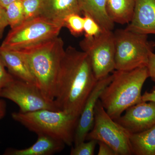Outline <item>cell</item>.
<instances>
[{"label": "cell", "mask_w": 155, "mask_h": 155, "mask_svg": "<svg viewBox=\"0 0 155 155\" xmlns=\"http://www.w3.org/2000/svg\"><path fill=\"white\" fill-rule=\"evenodd\" d=\"M97 81L87 54L68 47L56 83L54 102L57 107L78 118Z\"/></svg>", "instance_id": "obj_1"}, {"label": "cell", "mask_w": 155, "mask_h": 155, "mask_svg": "<svg viewBox=\"0 0 155 155\" xmlns=\"http://www.w3.org/2000/svg\"><path fill=\"white\" fill-rule=\"evenodd\" d=\"M16 51L25 59L35 84L45 97L54 102L57 78L65 53L62 39L58 36L31 47Z\"/></svg>", "instance_id": "obj_2"}, {"label": "cell", "mask_w": 155, "mask_h": 155, "mask_svg": "<svg viewBox=\"0 0 155 155\" xmlns=\"http://www.w3.org/2000/svg\"><path fill=\"white\" fill-rule=\"evenodd\" d=\"M113 78L99 100L112 119L119 118L127 109L142 101L141 91L149 78L147 67L130 70H115Z\"/></svg>", "instance_id": "obj_3"}, {"label": "cell", "mask_w": 155, "mask_h": 155, "mask_svg": "<svg viewBox=\"0 0 155 155\" xmlns=\"http://www.w3.org/2000/svg\"><path fill=\"white\" fill-rule=\"evenodd\" d=\"M12 118L37 134H44L72 146L78 118L64 111L41 110L27 113L14 112Z\"/></svg>", "instance_id": "obj_4"}, {"label": "cell", "mask_w": 155, "mask_h": 155, "mask_svg": "<svg viewBox=\"0 0 155 155\" xmlns=\"http://www.w3.org/2000/svg\"><path fill=\"white\" fill-rule=\"evenodd\" d=\"M115 45V70H130L147 67L153 42L146 35L125 29L114 32Z\"/></svg>", "instance_id": "obj_5"}, {"label": "cell", "mask_w": 155, "mask_h": 155, "mask_svg": "<svg viewBox=\"0 0 155 155\" xmlns=\"http://www.w3.org/2000/svg\"><path fill=\"white\" fill-rule=\"evenodd\" d=\"M63 27L43 17H36L11 28L0 46L12 51L25 49L57 37Z\"/></svg>", "instance_id": "obj_6"}, {"label": "cell", "mask_w": 155, "mask_h": 155, "mask_svg": "<svg viewBox=\"0 0 155 155\" xmlns=\"http://www.w3.org/2000/svg\"><path fill=\"white\" fill-rule=\"evenodd\" d=\"M130 135L108 115L99 99L95 108L93 127L87 135L85 141L95 140L103 142L112 148L117 155H133Z\"/></svg>", "instance_id": "obj_7"}, {"label": "cell", "mask_w": 155, "mask_h": 155, "mask_svg": "<svg viewBox=\"0 0 155 155\" xmlns=\"http://www.w3.org/2000/svg\"><path fill=\"white\" fill-rule=\"evenodd\" d=\"M87 54L97 80L106 77L115 70V45L114 32L103 31L99 35L84 38L79 43Z\"/></svg>", "instance_id": "obj_8"}, {"label": "cell", "mask_w": 155, "mask_h": 155, "mask_svg": "<svg viewBox=\"0 0 155 155\" xmlns=\"http://www.w3.org/2000/svg\"><path fill=\"white\" fill-rule=\"evenodd\" d=\"M0 97L15 103L20 113L45 109L60 110L54 102L47 99L35 84L15 78L0 91Z\"/></svg>", "instance_id": "obj_9"}, {"label": "cell", "mask_w": 155, "mask_h": 155, "mask_svg": "<svg viewBox=\"0 0 155 155\" xmlns=\"http://www.w3.org/2000/svg\"><path fill=\"white\" fill-rule=\"evenodd\" d=\"M125 112L114 120L131 134L142 132L155 125V102L141 101Z\"/></svg>", "instance_id": "obj_10"}, {"label": "cell", "mask_w": 155, "mask_h": 155, "mask_svg": "<svg viewBox=\"0 0 155 155\" xmlns=\"http://www.w3.org/2000/svg\"><path fill=\"white\" fill-rule=\"evenodd\" d=\"M113 74L98 80L92 90L78 117L74 135V145L85 141L87 135L93 127L94 110L100 96L105 88L111 82Z\"/></svg>", "instance_id": "obj_11"}, {"label": "cell", "mask_w": 155, "mask_h": 155, "mask_svg": "<svg viewBox=\"0 0 155 155\" xmlns=\"http://www.w3.org/2000/svg\"><path fill=\"white\" fill-rule=\"evenodd\" d=\"M125 28L140 34L155 35V0H136L132 19Z\"/></svg>", "instance_id": "obj_12"}, {"label": "cell", "mask_w": 155, "mask_h": 155, "mask_svg": "<svg viewBox=\"0 0 155 155\" xmlns=\"http://www.w3.org/2000/svg\"><path fill=\"white\" fill-rule=\"evenodd\" d=\"M72 14H81L78 0H42L39 17L64 26V19Z\"/></svg>", "instance_id": "obj_13"}, {"label": "cell", "mask_w": 155, "mask_h": 155, "mask_svg": "<svg viewBox=\"0 0 155 155\" xmlns=\"http://www.w3.org/2000/svg\"><path fill=\"white\" fill-rule=\"evenodd\" d=\"M0 58L8 72L14 78L35 84L26 61L17 51L6 49L0 46Z\"/></svg>", "instance_id": "obj_14"}, {"label": "cell", "mask_w": 155, "mask_h": 155, "mask_svg": "<svg viewBox=\"0 0 155 155\" xmlns=\"http://www.w3.org/2000/svg\"><path fill=\"white\" fill-rule=\"evenodd\" d=\"M36 141L31 146L23 149L10 148L4 155H51L62 151L66 144L57 139L44 134H38Z\"/></svg>", "instance_id": "obj_15"}, {"label": "cell", "mask_w": 155, "mask_h": 155, "mask_svg": "<svg viewBox=\"0 0 155 155\" xmlns=\"http://www.w3.org/2000/svg\"><path fill=\"white\" fill-rule=\"evenodd\" d=\"M78 3L81 14L92 18L103 31H113L115 23L108 15L106 0H78Z\"/></svg>", "instance_id": "obj_16"}, {"label": "cell", "mask_w": 155, "mask_h": 155, "mask_svg": "<svg viewBox=\"0 0 155 155\" xmlns=\"http://www.w3.org/2000/svg\"><path fill=\"white\" fill-rule=\"evenodd\" d=\"M136 0H106L107 12L114 23L128 24L133 16Z\"/></svg>", "instance_id": "obj_17"}, {"label": "cell", "mask_w": 155, "mask_h": 155, "mask_svg": "<svg viewBox=\"0 0 155 155\" xmlns=\"http://www.w3.org/2000/svg\"><path fill=\"white\" fill-rule=\"evenodd\" d=\"M132 154L135 155H155V125L130 137Z\"/></svg>", "instance_id": "obj_18"}, {"label": "cell", "mask_w": 155, "mask_h": 155, "mask_svg": "<svg viewBox=\"0 0 155 155\" xmlns=\"http://www.w3.org/2000/svg\"><path fill=\"white\" fill-rule=\"evenodd\" d=\"M5 8L9 25L11 28L19 26L25 21L22 1L11 3Z\"/></svg>", "instance_id": "obj_19"}, {"label": "cell", "mask_w": 155, "mask_h": 155, "mask_svg": "<svg viewBox=\"0 0 155 155\" xmlns=\"http://www.w3.org/2000/svg\"><path fill=\"white\" fill-rule=\"evenodd\" d=\"M84 17L80 14H69L64 20V27H66L72 35L75 37L80 36L84 33Z\"/></svg>", "instance_id": "obj_20"}, {"label": "cell", "mask_w": 155, "mask_h": 155, "mask_svg": "<svg viewBox=\"0 0 155 155\" xmlns=\"http://www.w3.org/2000/svg\"><path fill=\"white\" fill-rule=\"evenodd\" d=\"M41 4L42 0L22 1L25 21L39 17Z\"/></svg>", "instance_id": "obj_21"}, {"label": "cell", "mask_w": 155, "mask_h": 155, "mask_svg": "<svg viewBox=\"0 0 155 155\" xmlns=\"http://www.w3.org/2000/svg\"><path fill=\"white\" fill-rule=\"evenodd\" d=\"M82 142L74 145L71 149V155H94L95 149L98 141L95 140H91Z\"/></svg>", "instance_id": "obj_22"}, {"label": "cell", "mask_w": 155, "mask_h": 155, "mask_svg": "<svg viewBox=\"0 0 155 155\" xmlns=\"http://www.w3.org/2000/svg\"><path fill=\"white\" fill-rule=\"evenodd\" d=\"M84 33L87 38H90L99 35L103 31L100 25L91 17L84 15Z\"/></svg>", "instance_id": "obj_23"}, {"label": "cell", "mask_w": 155, "mask_h": 155, "mask_svg": "<svg viewBox=\"0 0 155 155\" xmlns=\"http://www.w3.org/2000/svg\"><path fill=\"white\" fill-rule=\"evenodd\" d=\"M5 67L0 58V91L14 80V77L6 70Z\"/></svg>", "instance_id": "obj_24"}, {"label": "cell", "mask_w": 155, "mask_h": 155, "mask_svg": "<svg viewBox=\"0 0 155 155\" xmlns=\"http://www.w3.org/2000/svg\"><path fill=\"white\" fill-rule=\"evenodd\" d=\"M147 67L149 77L155 83V54L153 52L150 53Z\"/></svg>", "instance_id": "obj_25"}, {"label": "cell", "mask_w": 155, "mask_h": 155, "mask_svg": "<svg viewBox=\"0 0 155 155\" xmlns=\"http://www.w3.org/2000/svg\"><path fill=\"white\" fill-rule=\"evenodd\" d=\"M9 25L6 10L0 5V40L2 38L5 29Z\"/></svg>", "instance_id": "obj_26"}, {"label": "cell", "mask_w": 155, "mask_h": 155, "mask_svg": "<svg viewBox=\"0 0 155 155\" xmlns=\"http://www.w3.org/2000/svg\"><path fill=\"white\" fill-rule=\"evenodd\" d=\"M99 150L98 155H117L114 150L103 142L98 141Z\"/></svg>", "instance_id": "obj_27"}, {"label": "cell", "mask_w": 155, "mask_h": 155, "mask_svg": "<svg viewBox=\"0 0 155 155\" xmlns=\"http://www.w3.org/2000/svg\"><path fill=\"white\" fill-rule=\"evenodd\" d=\"M142 101L155 102V86L150 92L146 91L142 96Z\"/></svg>", "instance_id": "obj_28"}, {"label": "cell", "mask_w": 155, "mask_h": 155, "mask_svg": "<svg viewBox=\"0 0 155 155\" xmlns=\"http://www.w3.org/2000/svg\"><path fill=\"white\" fill-rule=\"evenodd\" d=\"M7 105L4 100L0 99V119H2L6 114Z\"/></svg>", "instance_id": "obj_29"}, {"label": "cell", "mask_w": 155, "mask_h": 155, "mask_svg": "<svg viewBox=\"0 0 155 155\" xmlns=\"http://www.w3.org/2000/svg\"><path fill=\"white\" fill-rule=\"evenodd\" d=\"M18 1H23V0H0V5L4 8H5L11 3Z\"/></svg>", "instance_id": "obj_30"}, {"label": "cell", "mask_w": 155, "mask_h": 155, "mask_svg": "<svg viewBox=\"0 0 155 155\" xmlns=\"http://www.w3.org/2000/svg\"><path fill=\"white\" fill-rule=\"evenodd\" d=\"M153 45L154 48H155V42H153Z\"/></svg>", "instance_id": "obj_31"}]
</instances>
